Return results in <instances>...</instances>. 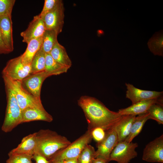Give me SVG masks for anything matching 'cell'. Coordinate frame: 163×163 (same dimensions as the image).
Here are the masks:
<instances>
[{
  "label": "cell",
  "instance_id": "cell-1",
  "mask_svg": "<svg viewBox=\"0 0 163 163\" xmlns=\"http://www.w3.org/2000/svg\"><path fill=\"white\" fill-rule=\"evenodd\" d=\"M88 124V130L100 127L106 131L113 128L122 115L109 109L97 99L88 96H81L78 100Z\"/></svg>",
  "mask_w": 163,
  "mask_h": 163
},
{
  "label": "cell",
  "instance_id": "cell-2",
  "mask_svg": "<svg viewBox=\"0 0 163 163\" xmlns=\"http://www.w3.org/2000/svg\"><path fill=\"white\" fill-rule=\"evenodd\" d=\"M34 153L40 155L48 160L56 152L71 142L66 137L49 129H41L36 134Z\"/></svg>",
  "mask_w": 163,
  "mask_h": 163
},
{
  "label": "cell",
  "instance_id": "cell-3",
  "mask_svg": "<svg viewBox=\"0 0 163 163\" xmlns=\"http://www.w3.org/2000/svg\"><path fill=\"white\" fill-rule=\"evenodd\" d=\"M4 82L7 105L5 118L1 129L3 132L8 133L22 123V110L12 89L7 82Z\"/></svg>",
  "mask_w": 163,
  "mask_h": 163
},
{
  "label": "cell",
  "instance_id": "cell-4",
  "mask_svg": "<svg viewBox=\"0 0 163 163\" xmlns=\"http://www.w3.org/2000/svg\"><path fill=\"white\" fill-rule=\"evenodd\" d=\"M92 139L91 132L87 130L73 142L54 154L48 160L49 163L78 158L82 150L91 142Z\"/></svg>",
  "mask_w": 163,
  "mask_h": 163
},
{
  "label": "cell",
  "instance_id": "cell-5",
  "mask_svg": "<svg viewBox=\"0 0 163 163\" xmlns=\"http://www.w3.org/2000/svg\"><path fill=\"white\" fill-rule=\"evenodd\" d=\"M2 76L4 81L7 82L12 89L22 111L28 107L44 108L41 100L37 99L24 88L22 81L13 80L6 76Z\"/></svg>",
  "mask_w": 163,
  "mask_h": 163
},
{
  "label": "cell",
  "instance_id": "cell-6",
  "mask_svg": "<svg viewBox=\"0 0 163 163\" xmlns=\"http://www.w3.org/2000/svg\"><path fill=\"white\" fill-rule=\"evenodd\" d=\"M30 65L24 62L20 55L7 62L2 75L12 80L22 81L30 74Z\"/></svg>",
  "mask_w": 163,
  "mask_h": 163
},
{
  "label": "cell",
  "instance_id": "cell-7",
  "mask_svg": "<svg viewBox=\"0 0 163 163\" xmlns=\"http://www.w3.org/2000/svg\"><path fill=\"white\" fill-rule=\"evenodd\" d=\"M137 143L128 142L125 141L119 142L111 153L109 162L114 161L117 163H129L138 155L135 149Z\"/></svg>",
  "mask_w": 163,
  "mask_h": 163
},
{
  "label": "cell",
  "instance_id": "cell-8",
  "mask_svg": "<svg viewBox=\"0 0 163 163\" xmlns=\"http://www.w3.org/2000/svg\"><path fill=\"white\" fill-rule=\"evenodd\" d=\"M64 17V5L62 1L60 0L53 9L42 18L44 23L46 30H53L59 34L62 30Z\"/></svg>",
  "mask_w": 163,
  "mask_h": 163
},
{
  "label": "cell",
  "instance_id": "cell-9",
  "mask_svg": "<svg viewBox=\"0 0 163 163\" xmlns=\"http://www.w3.org/2000/svg\"><path fill=\"white\" fill-rule=\"evenodd\" d=\"M118 142L117 134L113 128L106 131L104 138L97 143L95 158L101 159L109 162L110 154Z\"/></svg>",
  "mask_w": 163,
  "mask_h": 163
},
{
  "label": "cell",
  "instance_id": "cell-10",
  "mask_svg": "<svg viewBox=\"0 0 163 163\" xmlns=\"http://www.w3.org/2000/svg\"><path fill=\"white\" fill-rule=\"evenodd\" d=\"M51 76L45 70L30 74L22 81L24 88L29 93L39 99H40V92L42 84L48 77Z\"/></svg>",
  "mask_w": 163,
  "mask_h": 163
},
{
  "label": "cell",
  "instance_id": "cell-11",
  "mask_svg": "<svg viewBox=\"0 0 163 163\" xmlns=\"http://www.w3.org/2000/svg\"><path fill=\"white\" fill-rule=\"evenodd\" d=\"M142 159L151 162H163V135L149 142L144 149Z\"/></svg>",
  "mask_w": 163,
  "mask_h": 163
},
{
  "label": "cell",
  "instance_id": "cell-12",
  "mask_svg": "<svg viewBox=\"0 0 163 163\" xmlns=\"http://www.w3.org/2000/svg\"><path fill=\"white\" fill-rule=\"evenodd\" d=\"M127 91L126 97L129 99L132 104L142 101L159 98L163 96V91H157L140 89L133 85L126 83Z\"/></svg>",
  "mask_w": 163,
  "mask_h": 163
},
{
  "label": "cell",
  "instance_id": "cell-13",
  "mask_svg": "<svg viewBox=\"0 0 163 163\" xmlns=\"http://www.w3.org/2000/svg\"><path fill=\"white\" fill-rule=\"evenodd\" d=\"M46 30L43 19L39 15L34 16L27 29L21 33L22 41L27 44L33 39L42 37Z\"/></svg>",
  "mask_w": 163,
  "mask_h": 163
},
{
  "label": "cell",
  "instance_id": "cell-14",
  "mask_svg": "<svg viewBox=\"0 0 163 163\" xmlns=\"http://www.w3.org/2000/svg\"><path fill=\"white\" fill-rule=\"evenodd\" d=\"M163 96L158 98L146 100L133 104L127 107L120 109L118 112L121 115L136 116L147 113L152 105L156 103L163 104Z\"/></svg>",
  "mask_w": 163,
  "mask_h": 163
},
{
  "label": "cell",
  "instance_id": "cell-15",
  "mask_svg": "<svg viewBox=\"0 0 163 163\" xmlns=\"http://www.w3.org/2000/svg\"><path fill=\"white\" fill-rule=\"evenodd\" d=\"M22 123L40 120L48 122L53 121L52 116L44 108L28 107L22 111Z\"/></svg>",
  "mask_w": 163,
  "mask_h": 163
},
{
  "label": "cell",
  "instance_id": "cell-16",
  "mask_svg": "<svg viewBox=\"0 0 163 163\" xmlns=\"http://www.w3.org/2000/svg\"><path fill=\"white\" fill-rule=\"evenodd\" d=\"M0 31L3 40L10 52L14 50L11 16H0Z\"/></svg>",
  "mask_w": 163,
  "mask_h": 163
},
{
  "label": "cell",
  "instance_id": "cell-17",
  "mask_svg": "<svg viewBox=\"0 0 163 163\" xmlns=\"http://www.w3.org/2000/svg\"><path fill=\"white\" fill-rule=\"evenodd\" d=\"M36 132L30 134L22 139L21 142L11 150L8 155L26 154L33 155L36 146Z\"/></svg>",
  "mask_w": 163,
  "mask_h": 163
},
{
  "label": "cell",
  "instance_id": "cell-18",
  "mask_svg": "<svg viewBox=\"0 0 163 163\" xmlns=\"http://www.w3.org/2000/svg\"><path fill=\"white\" fill-rule=\"evenodd\" d=\"M136 116L124 115L113 127L116 132L118 142L124 141L129 135Z\"/></svg>",
  "mask_w": 163,
  "mask_h": 163
},
{
  "label": "cell",
  "instance_id": "cell-19",
  "mask_svg": "<svg viewBox=\"0 0 163 163\" xmlns=\"http://www.w3.org/2000/svg\"><path fill=\"white\" fill-rule=\"evenodd\" d=\"M53 59L60 64L69 68L72 65V62L65 48L58 41L50 53Z\"/></svg>",
  "mask_w": 163,
  "mask_h": 163
},
{
  "label": "cell",
  "instance_id": "cell-20",
  "mask_svg": "<svg viewBox=\"0 0 163 163\" xmlns=\"http://www.w3.org/2000/svg\"><path fill=\"white\" fill-rule=\"evenodd\" d=\"M42 42V37L33 39L27 44L24 52L21 55L22 60L24 63L31 65L32 59L40 48Z\"/></svg>",
  "mask_w": 163,
  "mask_h": 163
},
{
  "label": "cell",
  "instance_id": "cell-21",
  "mask_svg": "<svg viewBox=\"0 0 163 163\" xmlns=\"http://www.w3.org/2000/svg\"><path fill=\"white\" fill-rule=\"evenodd\" d=\"M149 119L148 113L136 116L130 133L124 141L128 142H132L134 138L141 132L145 122Z\"/></svg>",
  "mask_w": 163,
  "mask_h": 163
},
{
  "label": "cell",
  "instance_id": "cell-22",
  "mask_svg": "<svg viewBox=\"0 0 163 163\" xmlns=\"http://www.w3.org/2000/svg\"><path fill=\"white\" fill-rule=\"evenodd\" d=\"M163 33L162 30L155 32L148 41V47L150 51L155 55L163 56Z\"/></svg>",
  "mask_w": 163,
  "mask_h": 163
},
{
  "label": "cell",
  "instance_id": "cell-23",
  "mask_svg": "<svg viewBox=\"0 0 163 163\" xmlns=\"http://www.w3.org/2000/svg\"><path fill=\"white\" fill-rule=\"evenodd\" d=\"M45 71L51 75H57L66 72L69 69L55 60L50 53H45Z\"/></svg>",
  "mask_w": 163,
  "mask_h": 163
},
{
  "label": "cell",
  "instance_id": "cell-24",
  "mask_svg": "<svg viewBox=\"0 0 163 163\" xmlns=\"http://www.w3.org/2000/svg\"><path fill=\"white\" fill-rule=\"evenodd\" d=\"M59 34L52 30H46L42 37L41 48L45 53H50L58 41L57 36Z\"/></svg>",
  "mask_w": 163,
  "mask_h": 163
},
{
  "label": "cell",
  "instance_id": "cell-25",
  "mask_svg": "<svg viewBox=\"0 0 163 163\" xmlns=\"http://www.w3.org/2000/svg\"><path fill=\"white\" fill-rule=\"evenodd\" d=\"M45 53L41 47L32 60L30 74L45 70Z\"/></svg>",
  "mask_w": 163,
  "mask_h": 163
},
{
  "label": "cell",
  "instance_id": "cell-26",
  "mask_svg": "<svg viewBox=\"0 0 163 163\" xmlns=\"http://www.w3.org/2000/svg\"><path fill=\"white\" fill-rule=\"evenodd\" d=\"M147 113L149 119L155 120L160 124H163V104L156 103L152 105Z\"/></svg>",
  "mask_w": 163,
  "mask_h": 163
},
{
  "label": "cell",
  "instance_id": "cell-27",
  "mask_svg": "<svg viewBox=\"0 0 163 163\" xmlns=\"http://www.w3.org/2000/svg\"><path fill=\"white\" fill-rule=\"evenodd\" d=\"M95 150L93 146L89 144L87 145L78 157V163H92L95 158Z\"/></svg>",
  "mask_w": 163,
  "mask_h": 163
},
{
  "label": "cell",
  "instance_id": "cell-28",
  "mask_svg": "<svg viewBox=\"0 0 163 163\" xmlns=\"http://www.w3.org/2000/svg\"><path fill=\"white\" fill-rule=\"evenodd\" d=\"M6 163H33V155L26 154L8 155Z\"/></svg>",
  "mask_w": 163,
  "mask_h": 163
},
{
  "label": "cell",
  "instance_id": "cell-29",
  "mask_svg": "<svg viewBox=\"0 0 163 163\" xmlns=\"http://www.w3.org/2000/svg\"><path fill=\"white\" fill-rule=\"evenodd\" d=\"M15 0H0V16H11Z\"/></svg>",
  "mask_w": 163,
  "mask_h": 163
},
{
  "label": "cell",
  "instance_id": "cell-30",
  "mask_svg": "<svg viewBox=\"0 0 163 163\" xmlns=\"http://www.w3.org/2000/svg\"><path fill=\"white\" fill-rule=\"evenodd\" d=\"M60 0H45L44 6L41 13L39 14L42 18L46 14L53 9Z\"/></svg>",
  "mask_w": 163,
  "mask_h": 163
},
{
  "label": "cell",
  "instance_id": "cell-31",
  "mask_svg": "<svg viewBox=\"0 0 163 163\" xmlns=\"http://www.w3.org/2000/svg\"><path fill=\"white\" fill-rule=\"evenodd\" d=\"M91 134L92 139L98 143L104 138L106 135V131L102 128L97 127L91 131Z\"/></svg>",
  "mask_w": 163,
  "mask_h": 163
},
{
  "label": "cell",
  "instance_id": "cell-32",
  "mask_svg": "<svg viewBox=\"0 0 163 163\" xmlns=\"http://www.w3.org/2000/svg\"><path fill=\"white\" fill-rule=\"evenodd\" d=\"M32 159L36 163H49V161L43 156L37 153H34L33 155Z\"/></svg>",
  "mask_w": 163,
  "mask_h": 163
},
{
  "label": "cell",
  "instance_id": "cell-33",
  "mask_svg": "<svg viewBox=\"0 0 163 163\" xmlns=\"http://www.w3.org/2000/svg\"><path fill=\"white\" fill-rule=\"evenodd\" d=\"M11 53L5 44L0 31V54H7Z\"/></svg>",
  "mask_w": 163,
  "mask_h": 163
},
{
  "label": "cell",
  "instance_id": "cell-34",
  "mask_svg": "<svg viewBox=\"0 0 163 163\" xmlns=\"http://www.w3.org/2000/svg\"><path fill=\"white\" fill-rule=\"evenodd\" d=\"M107 161L100 158H94L92 163H108Z\"/></svg>",
  "mask_w": 163,
  "mask_h": 163
},
{
  "label": "cell",
  "instance_id": "cell-35",
  "mask_svg": "<svg viewBox=\"0 0 163 163\" xmlns=\"http://www.w3.org/2000/svg\"><path fill=\"white\" fill-rule=\"evenodd\" d=\"M78 158L69 159L64 161L65 163H78Z\"/></svg>",
  "mask_w": 163,
  "mask_h": 163
},
{
  "label": "cell",
  "instance_id": "cell-36",
  "mask_svg": "<svg viewBox=\"0 0 163 163\" xmlns=\"http://www.w3.org/2000/svg\"><path fill=\"white\" fill-rule=\"evenodd\" d=\"M53 163H65V162L64 161H57V162H54Z\"/></svg>",
  "mask_w": 163,
  "mask_h": 163
}]
</instances>
